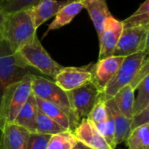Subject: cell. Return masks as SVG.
<instances>
[{
	"label": "cell",
	"mask_w": 149,
	"mask_h": 149,
	"mask_svg": "<svg viewBox=\"0 0 149 149\" xmlns=\"http://www.w3.org/2000/svg\"><path fill=\"white\" fill-rule=\"evenodd\" d=\"M32 73L26 74L21 80L9 85L0 100V130L6 123L14 122L17 113L32 93Z\"/></svg>",
	"instance_id": "cell-1"
},
{
	"label": "cell",
	"mask_w": 149,
	"mask_h": 149,
	"mask_svg": "<svg viewBox=\"0 0 149 149\" xmlns=\"http://www.w3.org/2000/svg\"><path fill=\"white\" fill-rule=\"evenodd\" d=\"M33 23L25 10L6 14L3 35L12 52H17L23 45L31 42L37 36Z\"/></svg>",
	"instance_id": "cell-2"
},
{
	"label": "cell",
	"mask_w": 149,
	"mask_h": 149,
	"mask_svg": "<svg viewBox=\"0 0 149 149\" xmlns=\"http://www.w3.org/2000/svg\"><path fill=\"white\" fill-rule=\"evenodd\" d=\"M32 82H31V91L32 93L44 100L49 101L64 111L67 115L70 123L72 131H73L76 127L79 125L69 103V100L66 95V92L62 90L54 81L45 79L43 77L32 74Z\"/></svg>",
	"instance_id": "cell-3"
},
{
	"label": "cell",
	"mask_w": 149,
	"mask_h": 149,
	"mask_svg": "<svg viewBox=\"0 0 149 149\" xmlns=\"http://www.w3.org/2000/svg\"><path fill=\"white\" fill-rule=\"evenodd\" d=\"M17 53L28 67L35 68L53 79L64 67L52 58L41 45L38 36L31 42L23 45Z\"/></svg>",
	"instance_id": "cell-4"
},
{
	"label": "cell",
	"mask_w": 149,
	"mask_h": 149,
	"mask_svg": "<svg viewBox=\"0 0 149 149\" xmlns=\"http://www.w3.org/2000/svg\"><path fill=\"white\" fill-rule=\"evenodd\" d=\"M28 73H31L29 67L19 55L12 52L4 39L0 40V100L9 85L21 80Z\"/></svg>",
	"instance_id": "cell-5"
},
{
	"label": "cell",
	"mask_w": 149,
	"mask_h": 149,
	"mask_svg": "<svg viewBox=\"0 0 149 149\" xmlns=\"http://www.w3.org/2000/svg\"><path fill=\"white\" fill-rule=\"evenodd\" d=\"M147 56H148V53L137 52L125 57L115 75L100 93L99 99L107 102L111 100L122 87L129 85Z\"/></svg>",
	"instance_id": "cell-6"
},
{
	"label": "cell",
	"mask_w": 149,
	"mask_h": 149,
	"mask_svg": "<svg viewBox=\"0 0 149 149\" xmlns=\"http://www.w3.org/2000/svg\"><path fill=\"white\" fill-rule=\"evenodd\" d=\"M149 26L123 28L113 56L127 57L137 52L148 53Z\"/></svg>",
	"instance_id": "cell-7"
},
{
	"label": "cell",
	"mask_w": 149,
	"mask_h": 149,
	"mask_svg": "<svg viewBox=\"0 0 149 149\" xmlns=\"http://www.w3.org/2000/svg\"><path fill=\"white\" fill-rule=\"evenodd\" d=\"M71 108L79 121L87 118L93 106L97 102L100 91L91 81L76 89L66 92Z\"/></svg>",
	"instance_id": "cell-8"
},
{
	"label": "cell",
	"mask_w": 149,
	"mask_h": 149,
	"mask_svg": "<svg viewBox=\"0 0 149 149\" xmlns=\"http://www.w3.org/2000/svg\"><path fill=\"white\" fill-rule=\"evenodd\" d=\"M124 58L125 57L110 56L99 59L98 62L91 68L92 82L100 91V93L115 75Z\"/></svg>",
	"instance_id": "cell-9"
},
{
	"label": "cell",
	"mask_w": 149,
	"mask_h": 149,
	"mask_svg": "<svg viewBox=\"0 0 149 149\" xmlns=\"http://www.w3.org/2000/svg\"><path fill=\"white\" fill-rule=\"evenodd\" d=\"M123 31V24L112 15L105 22L103 31L100 38V53L99 59L113 56L117 43Z\"/></svg>",
	"instance_id": "cell-10"
},
{
	"label": "cell",
	"mask_w": 149,
	"mask_h": 149,
	"mask_svg": "<svg viewBox=\"0 0 149 149\" xmlns=\"http://www.w3.org/2000/svg\"><path fill=\"white\" fill-rule=\"evenodd\" d=\"M91 68L89 66L63 67L55 77L54 82L65 92L76 89L92 81Z\"/></svg>",
	"instance_id": "cell-11"
},
{
	"label": "cell",
	"mask_w": 149,
	"mask_h": 149,
	"mask_svg": "<svg viewBox=\"0 0 149 149\" xmlns=\"http://www.w3.org/2000/svg\"><path fill=\"white\" fill-rule=\"evenodd\" d=\"M72 133L79 141L91 149H112L100 131L87 118L83 119Z\"/></svg>",
	"instance_id": "cell-12"
},
{
	"label": "cell",
	"mask_w": 149,
	"mask_h": 149,
	"mask_svg": "<svg viewBox=\"0 0 149 149\" xmlns=\"http://www.w3.org/2000/svg\"><path fill=\"white\" fill-rule=\"evenodd\" d=\"M30 134L14 122L6 123L1 129L0 149H26Z\"/></svg>",
	"instance_id": "cell-13"
},
{
	"label": "cell",
	"mask_w": 149,
	"mask_h": 149,
	"mask_svg": "<svg viewBox=\"0 0 149 149\" xmlns=\"http://www.w3.org/2000/svg\"><path fill=\"white\" fill-rule=\"evenodd\" d=\"M72 0H42L36 5L26 9L35 29L37 30L42 24L46 22L52 17H54L58 10Z\"/></svg>",
	"instance_id": "cell-14"
},
{
	"label": "cell",
	"mask_w": 149,
	"mask_h": 149,
	"mask_svg": "<svg viewBox=\"0 0 149 149\" xmlns=\"http://www.w3.org/2000/svg\"><path fill=\"white\" fill-rule=\"evenodd\" d=\"M106 106L109 110L113 120L114 133H115V144L116 146H118L123 143L128 137L131 132L130 127H131L132 119H128L125 117L120 113V111L118 109L113 99L107 100L106 102Z\"/></svg>",
	"instance_id": "cell-15"
},
{
	"label": "cell",
	"mask_w": 149,
	"mask_h": 149,
	"mask_svg": "<svg viewBox=\"0 0 149 149\" xmlns=\"http://www.w3.org/2000/svg\"><path fill=\"white\" fill-rule=\"evenodd\" d=\"M81 3L83 7L88 11L100 38L103 31L106 19L112 15L108 10L106 0H86Z\"/></svg>",
	"instance_id": "cell-16"
},
{
	"label": "cell",
	"mask_w": 149,
	"mask_h": 149,
	"mask_svg": "<svg viewBox=\"0 0 149 149\" xmlns=\"http://www.w3.org/2000/svg\"><path fill=\"white\" fill-rule=\"evenodd\" d=\"M38 114V106L35 95L31 93L26 102L17 113L14 123L25 128L30 133H36V122Z\"/></svg>",
	"instance_id": "cell-17"
},
{
	"label": "cell",
	"mask_w": 149,
	"mask_h": 149,
	"mask_svg": "<svg viewBox=\"0 0 149 149\" xmlns=\"http://www.w3.org/2000/svg\"><path fill=\"white\" fill-rule=\"evenodd\" d=\"M84 9L81 2L79 1H71L64 7H62L58 12L55 15L54 20L50 24L46 32L44 34V38L51 31L59 29L66 24H68L82 10Z\"/></svg>",
	"instance_id": "cell-18"
},
{
	"label": "cell",
	"mask_w": 149,
	"mask_h": 149,
	"mask_svg": "<svg viewBox=\"0 0 149 149\" xmlns=\"http://www.w3.org/2000/svg\"><path fill=\"white\" fill-rule=\"evenodd\" d=\"M35 98H36V103H37L38 108L42 113H44L45 115H47L49 118H51L52 120H54L56 123H58L65 131H72L70 120H69L67 115L64 113V111L62 109H60L58 106H56L49 101L41 100L36 96H35Z\"/></svg>",
	"instance_id": "cell-19"
},
{
	"label": "cell",
	"mask_w": 149,
	"mask_h": 149,
	"mask_svg": "<svg viewBox=\"0 0 149 149\" xmlns=\"http://www.w3.org/2000/svg\"><path fill=\"white\" fill-rule=\"evenodd\" d=\"M135 91L130 85L122 87L112 99L114 100L118 109L127 118L132 119L134 115V101Z\"/></svg>",
	"instance_id": "cell-20"
},
{
	"label": "cell",
	"mask_w": 149,
	"mask_h": 149,
	"mask_svg": "<svg viewBox=\"0 0 149 149\" xmlns=\"http://www.w3.org/2000/svg\"><path fill=\"white\" fill-rule=\"evenodd\" d=\"M125 141L127 149H149V124L132 130Z\"/></svg>",
	"instance_id": "cell-21"
},
{
	"label": "cell",
	"mask_w": 149,
	"mask_h": 149,
	"mask_svg": "<svg viewBox=\"0 0 149 149\" xmlns=\"http://www.w3.org/2000/svg\"><path fill=\"white\" fill-rule=\"evenodd\" d=\"M123 28L149 26V0H146L139 9L129 17L122 21Z\"/></svg>",
	"instance_id": "cell-22"
},
{
	"label": "cell",
	"mask_w": 149,
	"mask_h": 149,
	"mask_svg": "<svg viewBox=\"0 0 149 149\" xmlns=\"http://www.w3.org/2000/svg\"><path fill=\"white\" fill-rule=\"evenodd\" d=\"M77 142L72 131H64L51 136L46 149H72Z\"/></svg>",
	"instance_id": "cell-23"
},
{
	"label": "cell",
	"mask_w": 149,
	"mask_h": 149,
	"mask_svg": "<svg viewBox=\"0 0 149 149\" xmlns=\"http://www.w3.org/2000/svg\"><path fill=\"white\" fill-rule=\"evenodd\" d=\"M65 131L58 123L45 115L38 108L37 122H36V133L53 135Z\"/></svg>",
	"instance_id": "cell-24"
},
{
	"label": "cell",
	"mask_w": 149,
	"mask_h": 149,
	"mask_svg": "<svg viewBox=\"0 0 149 149\" xmlns=\"http://www.w3.org/2000/svg\"><path fill=\"white\" fill-rule=\"evenodd\" d=\"M149 76L137 86L135 91H138L137 96L134 97V115L149 107ZM133 115V116H134Z\"/></svg>",
	"instance_id": "cell-25"
},
{
	"label": "cell",
	"mask_w": 149,
	"mask_h": 149,
	"mask_svg": "<svg viewBox=\"0 0 149 149\" xmlns=\"http://www.w3.org/2000/svg\"><path fill=\"white\" fill-rule=\"evenodd\" d=\"M87 119L93 122V124L101 134V131L103 130L104 125L107 119V109L106 107V102L98 99L97 102L88 114Z\"/></svg>",
	"instance_id": "cell-26"
},
{
	"label": "cell",
	"mask_w": 149,
	"mask_h": 149,
	"mask_svg": "<svg viewBox=\"0 0 149 149\" xmlns=\"http://www.w3.org/2000/svg\"><path fill=\"white\" fill-rule=\"evenodd\" d=\"M41 1L42 0H5L1 10L5 14H10L31 8Z\"/></svg>",
	"instance_id": "cell-27"
},
{
	"label": "cell",
	"mask_w": 149,
	"mask_h": 149,
	"mask_svg": "<svg viewBox=\"0 0 149 149\" xmlns=\"http://www.w3.org/2000/svg\"><path fill=\"white\" fill-rule=\"evenodd\" d=\"M52 135L38 133H31L26 149H46Z\"/></svg>",
	"instance_id": "cell-28"
},
{
	"label": "cell",
	"mask_w": 149,
	"mask_h": 149,
	"mask_svg": "<svg viewBox=\"0 0 149 149\" xmlns=\"http://www.w3.org/2000/svg\"><path fill=\"white\" fill-rule=\"evenodd\" d=\"M149 76V59L148 56H147L145 58V59L143 60L142 64L141 65L140 68L138 69V71L136 72L134 79H132V81L130 82V86L135 91V89L137 88V86L144 80V79L146 77Z\"/></svg>",
	"instance_id": "cell-29"
},
{
	"label": "cell",
	"mask_w": 149,
	"mask_h": 149,
	"mask_svg": "<svg viewBox=\"0 0 149 149\" xmlns=\"http://www.w3.org/2000/svg\"><path fill=\"white\" fill-rule=\"evenodd\" d=\"M145 124H149V107H147L143 111L134 115L131 122V131L134 128L141 127Z\"/></svg>",
	"instance_id": "cell-30"
},
{
	"label": "cell",
	"mask_w": 149,
	"mask_h": 149,
	"mask_svg": "<svg viewBox=\"0 0 149 149\" xmlns=\"http://www.w3.org/2000/svg\"><path fill=\"white\" fill-rule=\"evenodd\" d=\"M5 17L6 14L0 10V40L3 39V25H4V21H5Z\"/></svg>",
	"instance_id": "cell-31"
},
{
	"label": "cell",
	"mask_w": 149,
	"mask_h": 149,
	"mask_svg": "<svg viewBox=\"0 0 149 149\" xmlns=\"http://www.w3.org/2000/svg\"><path fill=\"white\" fill-rule=\"evenodd\" d=\"M72 149H91L90 148L86 147V145H84L83 143H81L80 141H78V142L76 143V145L72 148Z\"/></svg>",
	"instance_id": "cell-32"
},
{
	"label": "cell",
	"mask_w": 149,
	"mask_h": 149,
	"mask_svg": "<svg viewBox=\"0 0 149 149\" xmlns=\"http://www.w3.org/2000/svg\"><path fill=\"white\" fill-rule=\"evenodd\" d=\"M4 1H5V0H0V10H1V8H2V6H3V3H4Z\"/></svg>",
	"instance_id": "cell-33"
},
{
	"label": "cell",
	"mask_w": 149,
	"mask_h": 149,
	"mask_svg": "<svg viewBox=\"0 0 149 149\" xmlns=\"http://www.w3.org/2000/svg\"><path fill=\"white\" fill-rule=\"evenodd\" d=\"M77 1H79V2H84V1H86V0H77Z\"/></svg>",
	"instance_id": "cell-34"
},
{
	"label": "cell",
	"mask_w": 149,
	"mask_h": 149,
	"mask_svg": "<svg viewBox=\"0 0 149 149\" xmlns=\"http://www.w3.org/2000/svg\"><path fill=\"white\" fill-rule=\"evenodd\" d=\"M0 136H1V130H0Z\"/></svg>",
	"instance_id": "cell-35"
}]
</instances>
